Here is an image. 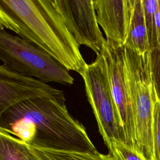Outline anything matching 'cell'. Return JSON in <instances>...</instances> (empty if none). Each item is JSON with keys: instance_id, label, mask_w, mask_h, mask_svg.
<instances>
[{"instance_id": "cell-15", "label": "cell", "mask_w": 160, "mask_h": 160, "mask_svg": "<svg viewBox=\"0 0 160 160\" xmlns=\"http://www.w3.org/2000/svg\"><path fill=\"white\" fill-rule=\"evenodd\" d=\"M148 53L152 81L157 98L160 101V45L150 49Z\"/></svg>"}, {"instance_id": "cell-2", "label": "cell", "mask_w": 160, "mask_h": 160, "mask_svg": "<svg viewBox=\"0 0 160 160\" xmlns=\"http://www.w3.org/2000/svg\"><path fill=\"white\" fill-rule=\"evenodd\" d=\"M1 29L40 48L81 76L88 64L52 0H0Z\"/></svg>"}, {"instance_id": "cell-10", "label": "cell", "mask_w": 160, "mask_h": 160, "mask_svg": "<svg viewBox=\"0 0 160 160\" xmlns=\"http://www.w3.org/2000/svg\"><path fill=\"white\" fill-rule=\"evenodd\" d=\"M124 46L139 54L149 51L142 0H134Z\"/></svg>"}, {"instance_id": "cell-9", "label": "cell", "mask_w": 160, "mask_h": 160, "mask_svg": "<svg viewBox=\"0 0 160 160\" xmlns=\"http://www.w3.org/2000/svg\"><path fill=\"white\" fill-rule=\"evenodd\" d=\"M98 24L106 42L124 46L134 0H93Z\"/></svg>"}, {"instance_id": "cell-8", "label": "cell", "mask_w": 160, "mask_h": 160, "mask_svg": "<svg viewBox=\"0 0 160 160\" xmlns=\"http://www.w3.org/2000/svg\"><path fill=\"white\" fill-rule=\"evenodd\" d=\"M48 98L65 104L64 92L38 79L0 66V114L24 101Z\"/></svg>"}, {"instance_id": "cell-3", "label": "cell", "mask_w": 160, "mask_h": 160, "mask_svg": "<svg viewBox=\"0 0 160 160\" xmlns=\"http://www.w3.org/2000/svg\"><path fill=\"white\" fill-rule=\"evenodd\" d=\"M126 80L133 115L137 149L154 160L153 112L157 96L152 81L148 52L124 48Z\"/></svg>"}, {"instance_id": "cell-5", "label": "cell", "mask_w": 160, "mask_h": 160, "mask_svg": "<svg viewBox=\"0 0 160 160\" xmlns=\"http://www.w3.org/2000/svg\"><path fill=\"white\" fill-rule=\"evenodd\" d=\"M88 102L106 145L112 141L125 143L119 114L111 90L106 62L102 54L88 64L81 74Z\"/></svg>"}, {"instance_id": "cell-4", "label": "cell", "mask_w": 160, "mask_h": 160, "mask_svg": "<svg viewBox=\"0 0 160 160\" xmlns=\"http://www.w3.org/2000/svg\"><path fill=\"white\" fill-rule=\"evenodd\" d=\"M0 59L8 69L45 83L72 84L69 70L48 52L5 29L0 31Z\"/></svg>"}, {"instance_id": "cell-16", "label": "cell", "mask_w": 160, "mask_h": 160, "mask_svg": "<svg viewBox=\"0 0 160 160\" xmlns=\"http://www.w3.org/2000/svg\"><path fill=\"white\" fill-rule=\"evenodd\" d=\"M154 160H160V101L157 100L153 112Z\"/></svg>"}, {"instance_id": "cell-11", "label": "cell", "mask_w": 160, "mask_h": 160, "mask_svg": "<svg viewBox=\"0 0 160 160\" xmlns=\"http://www.w3.org/2000/svg\"><path fill=\"white\" fill-rule=\"evenodd\" d=\"M0 160H36L28 144L0 130Z\"/></svg>"}, {"instance_id": "cell-17", "label": "cell", "mask_w": 160, "mask_h": 160, "mask_svg": "<svg viewBox=\"0 0 160 160\" xmlns=\"http://www.w3.org/2000/svg\"><path fill=\"white\" fill-rule=\"evenodd\" d=\"M156 31L158 46L160 45V0H158V8L156 13Z\"/></svg>"}, {"instance_id": "cell-14", "label": "cell", "mask_w": 160, "mask_h": 160, "mask_svg": "<svg viewBox=\"0 0 160 160\" xmlns=\"http://www.w3.org/2000/svg\"><path fill=\"white\" fill-rule=\"evenodd\" d=\"M113 160H149L144 154L120 141H112L106 145Z\"/></svg>"}, {"instance_id": "cell-7", "label": "cell", "mask_w": 160, "mask_h": 160, "mask_svg": "<svg viewBox=\"0 0 160 160\" xmlns=\"http://www.w3.org/2000/svg\"><path fill=\"white\" fill-rule=\"evenodd\" d=\"M124 48L106 42L101 54L106 62L111 92L122 123L125 144L138 150L133 115L126 80Z\"/></svg>"}, {"instance_id": "cell-13", "label": "cell", "mask_w": 160, "mask_h": 160, "mask_svg": "<svg viewBox=\"0 0 160 160\" xmlns=\"http://www.w3.org/2000/svg\"><path fill=\"white\" fill-rule=\"evenodd\" d=\"M149 50L158 46L156 31V13L158 0H142Z\"/></svg>"}, {"instance_id": "cell-12", "label": "cell", "mask_w": 160, "mask_h": 160, "mask_svg": "<svg viewBox=\"0 0 160 160\" xmlns=\"http://www.w3.org/2000/svg\"><path fill=\"white\" fill-rule=\"evenodd\" d=\"M30 146L36 160H113L108 153L78 152L45 149Z\"/></svg>"}, {"instance_id": "cell-6", "label": "cell", "mask_w": 160, "mask_h": 160, "mask_svg": "<svg viewBox=\"0 0 160 160\" xmlns=\"http://www.w3.org/2000/svg\"><path fill=\"white\" fill-rule=\"evenodd\" d=\"M69 32L77 43L101 54L106 39L97 21L93 0H52Z\"/></svg>"}, {"instance_id": "cell-1", "label": "cell", "mask_w": 160, "mask_h": 160, "mask_svg": "<svg viewBox=\"0 0 160 160\" xmlns=\"http://www.w3.org/2000/svg\"><path fill=\"white\" fill-rule=\"evenodd\" d=\"M0 130L37 148L94 153L86 128L65 104L48 98L19 103L0 114Z\"/></svg>"}]
</instances>
